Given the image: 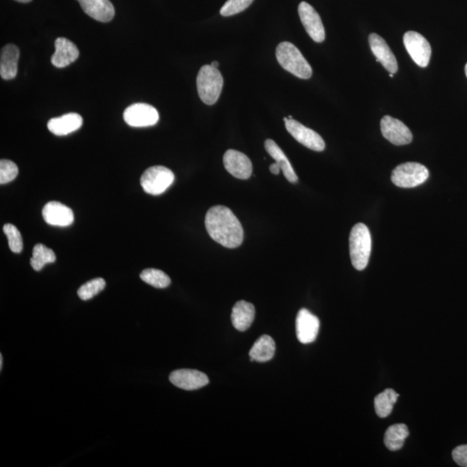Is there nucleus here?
I'll return each instance as SVG.
<instances>
[{"label": "nucleus", "instance_id": "nucleus-37", "mask_svg": "<svg viewBox=\"0 0 467 467\" xmlns=\"http://www.w3.org/2000/svg\"><path fill=\"white\" fill-rule=\"evenodd\" d=\"M465 72H466V77H467V64H466V67H465Z\"/></svg>", "mask_w": 467, "mask_h": 467}, {"label": "nucleus", "instance_id": "nucleus-16", "mask_svg": "<svg viewBox=\"0 0 467 467\" xmlns=\"http://www.w3.org/2000/svg\"><path fill=\"white\" fill-rule=\"evenodd\" d=\"M42 214L45 221L50 225L68 227L74 223L72 210L60 202L52 201L46 203Z\"/></svg>", "mask_w": 467, "mask_h": 467}, {"label": "nucleus", "instance_id": "nucleus-11", "mask_svg": "<svg viewBox=\"0 0 467 467\" xmlns=\"http://www.w3.org/2000/svg\"><path fill=\"white\" fill-rule=\"evenodd\" d=\"M299 15L302 25L313 41L322 43L325 38V31L320 16L314 8L307 2H301Z\"/></svg>", "mask_w": 467, "mask_h": 467}, {"label": "nucleus", "instance_id": "nucleus-27", "mask_svg": "<svg viewBox=\"0 0 467 467\" xmlns=\"http://www.w3.org/2000/svg\"><path fill=\"white\" fill-rule=\"evenodd\" d=\"M140 278L146 283L156 288H166L171 284V278L163 271L155 269H147L140 274Z\"/></svg>", "mask_w": 467, "mask_h": 467}, {"label": "nucleus", "instance_id": "nucleus-15", "mask_svg": "<svg viewBox=\"0 0 467 467\" xmlns=\"http://www.w3.org/2000/svg\"><path fill=\"white\" fill-rule=\"evenodd\" d=\"M368 43L373 55L376 57V62H380L388 72L391 74L398 72V61L386 40L379 35L371 33L368 36Z\"/></svg>", "mask_w": 467, "mask_h": 467}, {"label": "nucleus", "instance_id": "nucleus-4", "mask_svg": "<svg viewBox=\"0 0 467 467\" xmlns=\"http://www.w3.org/2000/svg\"><path fill=\"white\" fill-rule=\"evenodd\" d=\"M223 86L222 74L215 67L203 65L197 77V88L203 103L213 105L221 95Z\"/></svg>", "mask_w": 467, "mask_h": 467}, {"label": "nucleus", "instance_id": "nucleus-6", "mask_svg": "<svg viewBox=\"0 0 467 467\" xmlns=\"http://www.w3.org/2000/svg\"><path fill=\"white\" fill-rule=\"evenodd\" d=\"M174 174L170 169L155 166L145 171L141 176L140 184L147 193L158 196L164 193L174 182Z\"/></svg>", "mask_w": 467, "mask_h": 467}, {"label": "nucleus", "instance_id": "nucleus-24", "mask_svg": "<svg viewBox=\"0 0 467 467\" xmlns=\"http://www.w3.org/2000/svg\"><path fill=\"white\" fill-rule=\"evenodd\" d=\"M409 434V429L405 424H395L387 429L384 435V444L388 450L398 451L403 446Z\"/></svg>", "mask_w": 467, "mask_h": 467}, {"label": "nucleus", "instance_id": "nucleus-8", "mask_svg": "<svg viewBox=\"0 0 467 467\" xmlns=\"http://www.w3.org/2000/svg\"><path fill=\"white\" fill-rule=\"evenodd\" d=\"M125 123L133 128L152 127L158 123L159 112L152 106L147 103H135L125 110L123 113Z\"/></svg>", "mask_w": 467, "mask_h": 467}, {"label": "nucleus", "instance_id": "nucleus-22", "mask_svg": "<svg viewBox=\"0 0 467 467\" xmlns=\"http://www.w3.org/2000/svg\"><path fill=\"white\" fill-rule=\"evenodd\" d=\"M264 146L268 154L272 157L278 166H280L281 170L283 171L286 180L292 184L297 183L299 179H298V176L296 175V171H294L291 163L289 162L288 159L286 158V156L283 151L281 150V147H278L272 140H266Z\"/></svg>", "mask_w": 467, "mask_h": 467}, {"label": "nucleus", "instance_id": "nucleus-38", "mask_svg": "<svg viewBox=\"0 0 467 467\" xmlns=\"http://www.w3.org/2000/svg\"><path fill=\"white\" fill-rule=\"evenodd\" d=\"M390 77H391V78H392V77H394V74H391V73H390Z\"/></svg>", "mask_w": 467, "mask_h": 467}, {"label": "nucleus", "instance_id": "nucleus-30", "mask_svg": "<svg viewBox=\"0 0 467 467\" xmlns=\"http://www.w3.org/2000/svg\"><path fill=\"white\" fill-rule=\"evenodd\" d=\"M254 0H227L220 11L223 17H230L242 13L248 8Z\"/></svg>", "mask_w": 467, "mask_h": 467}, {"label": "nucleus", "instance_id": "nucleus-35", "mask_svg": "<svg viewBox=\"0 0 467 467\" xmlns=\"http://www.w3.org/2000/svg\"><path fill=\"white\" fill-rule=\"evenodd\" d=\"M3 367V356L0 355V370H2Z\"/></svg>", "mask_w": 467, "mask_h": 467}, {"label": "nucleus", "instance_id": "nucleus-26", "mask_svg": "<svg viewBox=\"0 0 467 467\" xmlns=\"http://www.w3.org/2000/svg\"><path fill=\"white\" fill-rule=\"evenodd\" d=\"M55 261H56V254L52 249L47 248L40 243L34 247L30 265L35 271H41L45 265Z\"/></svg>", "mask_w": 467, "mask_h": 467}, {"label": "nucleus", "instance_id": "nucleus-17", "mask_svg": "<svg viewBox=\"0 0 467 467\" xmlns=\"http://www.w3.org/2000/svg\"><path fill=\"white\" fill-rule=\"evenodd\" d=\"M55 49L56 50L52 57V64L59 69L73 64L80 55L77 45L65 38H58L55 41Z\"/></svg>", "mask_w": 467, "mask_h": 467}, {"label": "nucleus", "instance_id": "nucleus-2", "mask_svg": "<svg viewBox=\"0 0 467 467\" xmlns=\"http://www.w3.org/2000/svg\"><path fill=\"white\" fill-rule=\"evenodd\" d=\"M276 58L278 64L293 76L307 80L313 76V69L296 45L282 42L277 46Z\"/></svg>", "mask_w": 467, "mask_h": 467}, {"label": "nucleus", "instance_id": "nucleus-3", "mask_svg": "<svg viewBox=\"0 0 467 467\" xmlns=\"http://www.w3.org/2000/svg\"><path fill=\"white\" fill-rule=\"evenodd\" d=\"M371 235L368 227L358 223L352 227L350 235V256L356 270L366 269L371 253Z\"/></svg>", "mask_w": 467, "mask_h": 467}, {"label": "nucleus", "instance_id": "nucleus-18", "mask_svg": "<svg viewBox=\"0 0 467 467\" xmlns=\"http://www.w3.org/2000/svg\"><path fill=\"white\" fill-rule=\"evenodd\" d=\"M82 10L90 18L101 23L112 21L116 15L115 7L110 0H77Z\"/></svg>", "mask_w": 467, "mask_h": 467}, {"label": "nucleus", "instance_id": "nucleus-33", "mask_svg": "<svg viewBox=\"0 0 467 467\" xmlns=\"http://www.w3.org/2000/svg\"><path fill=\"white\" fill-rule=\"evenodd\" d=\"M269 170L271 171V174L274 175H278V174H280L281 167L280 166H278L277 163H274L271 164V166L269 167Z\"/></svg>", "mask_w": 467, "mask_h": 467}, {"label": "nucleus", "instance_id": "nucleus-28", "mask_svg": "<svg viewBox=\"0 0 467 467\" xmlns=\"http://www.w3.org/2000/svg\"><path fill=\"white\" fill-rule=\"evenodd\" d=\"M106 281L103 278H94L78 289L77 294L82 300H89L97 296L105 288Z\"/></svg>", "mask_w": 467, "mask_h": 467}, {"label": "nucleus", "instance_id": "nucleus-7", "mask_svg": "<svg viewBox=\"0 0 467 467\" xmlns=\"http://www.w3.org/2000/svg\"><path fill=\"white\" fill-rule=\"evenodd\" d=\"M403 43L407 53L416 64L422 68H426L429 64L431 46L422 35L416 31H407L404 34Z\"/></svg>", "mask_w": 467, "mask_h": 467}, {"label": "nucleus", "instance_id": "nucleus-5", "mask_svg": "<svg viewBox=\"0 0 467 467\" xmlns=\"http://www.w3.org/2000/svg\"><path fill=\"white\" fill-rule=\"evenodd\" d=\"M429 171L423 164L415 162L399 164L392 171L391 180L395 186L401 188H414L425 183Z\"/></svg>", "mask_w": 467, "mask_h": 467}, {"label": "nucleus", "instance_id": "nucleus-13", "mask_svg": "<svg viewBox=\"0 0 467 467\" xmlns=\"http://www.w3.org/2000/svg\"><path fill=\"white\" fill-rule=\"evenodd\" d=\"M320 320L308 309L300 310L296 319V334L300 342L304 344L315 341L320 331Z\"/></svg>", "mask_w": 467, "mask_h": 467}, {"label": "nucleus", "instance_id": "nucleus-23", "mask_svg": "<svg viewBox=\"0 0 467 467\" xmlns=\"http://www.w3.org/2000/svg\"><path fill=\"white\" fill-rule=\"evenodd\" d=\"M276 353V343L269 335H263L257 340L249 351L251 361L266 363L272 359Z\"/></svg>", "mask_w": 467, "mask_h": 467}, {"label": "nucleus", "instance_id": "nucleus-29", "mask_svg": "<svg viewBox=\"0 0 467 467\" xmlns=\"http://www.w3.org/2000/svg\"><path fill=\"white\" fill-rule=\"evenodd\" d=\"M3 230L7 237L10 249L15 254L21 253L23 248V238L17 227L7 223L4 225Z\"/></svg>", "mask_w": 467, "mask_h": 467}, {"label": "nucleus", "instance_id": "nucleus-32", "mask_svg": "<svg viewBox=\"0 0 467 467\" xmlns=\"http://www.w3.org/2000/svg\"><path fill=\"white\" fill-rule=\"evenodd\" d=\"M452 455L456 464L462 467H467V445L457 446L454 449Z\"/></svg>", "mask_w": 467, "mask_h": 467}, {"label": "nucleus", "instance_id": "nucleus-9", "mask_svg": "<svg viewBox=\"0 0 467 467\" xmlns=\"http://www.w3.org/2000/svg\"><path fill=\"white\" fill-rule=\"evenodd\" d=\"M286 130L298 142L313 151L322 152L325 150V143L319 133L312 130L296 120L285 121Z\"/></svg>", "mask_w": 467, "mask_h": 467}, {"label": "nucleus", "instance_id": "nucleus-39", "mask_svg": "<svg viewBox=\"0 0 467 467\" xmlns=\"http://www.w3.org/2000/svg\"><path fill=\"white\" fill-rule=\"evenodd\" d=\"M288 119H289V120H292V119H293V117H292L291 116H288Z\"/></svg>", "mask_w": 467, "mask_h": 467}, {"label": "nucleus", "instance_id": "nucleus-19", "mask_svg": "<svg viewBox=\"0 0 467 467\" xmlns=\"http://www.w3.org/2000/svg\"><path fill=\"white\" fill-rule=\"evenodd\" d=\"M82 123L84 120L80 115L70 113L60 117L52 118L47 124V128L55 135L65 136L77 131L81 127Z\"/></svg>", "mask_w": 467, "mask_h": 467}, {"label": "nucleus", "instance_id": "nucleus-1", "mask_svg": "<svg viewBox=\"0 0 467 467\" xmlns=\"http://www.w3.org/2000/svg\"><path fill=\"white\" fill-rule=\"evenodd\" d=\"M205 223L208 234L219 244L227 249H237L242 245L244 231L230 208L223 206L211 207L207 211Z\"/></svg>", "mask_w": 467, "mask_h": 467}, {"label": "nucleus", "instance_id": "nucleus-25", "mask_svg": "<svg viewBox=\"0 0 467 467\" xmlns=\"http://www.w3.org/2000/svg\"><path fill=\"white\" fill-rule=\"evenodd\" d=\"M399 394L393 388L387 390L378 394L375 398V410L380 418H386L391 414L394 405L398 401Z\"/></svg>", "mask_w": 467, "mask_h": 467}, {"label": "nucleus", "instance_id": "nucleus-36", "mask_svg": "<svg viewBox=\"0 0 467 467\" xmlns=\"http://www.w3.org/2000/svg\"><path fill=\"white\" fill-rule=\"evenodd\" d=\"M16 1L21 2V3H29L31 1V0H16Z\"/></svg>", "mask_w": 467, "mask_h": 467}, {"label": "nucleus", "instance_id": "nucleus-12", "mask_svg": "<svg viewBox=\"0 0 467 467\" xmlns=\"http://www.w3.org/2000/svg\"><path fill=\"white\" fill-rule=\"evenodd\" d=\"M223 164L227 171L235 178L246 180L252 175V162L248 156L241 152L233 149L226 151L223 156Z\"/></svg>", "mask_w": 467, "mask_h": 467}, {"label": "nucleus", "instance_id": "nucleus-31", "mask_svg": "<svg viewBox=\"0 0 467 467\" xmlns=\"http://www.w3.org/2000/svg\"><path fill=\"white\" fill-rule=\"evenodd\" d=\"M18 174V168L13 161L1 159L0 161V184H6L13 181Z\"/></svg>", "mask_w": 467, "mask_h": 467}, {"label": "nucleus", "instance_id": "nucleus-21", "mask_svg": "<svg viewBox=\"0 0 467 467\" xmlns=\"http://www.w3.org/2000/svg\"><path fill=\"white\" fill-rule=\"evenodd\" d=\"M256 316L254 305L245 300L237 302L231 313V321L234 327L239 332H245L253 324Z\"/></svg>", "mask_w": 467, "mask_h": 467}, {"label": "nucleus", "instance_id": "nucleus-20", "mask_svg": "<svg viewBox=\"0 0 467 467\" xmlns=\"http://www.w3.org/2000/svg\"><path fill=\"white\" fill-rule=\"evenodd\" d=\"M19 49L13 44L3 47L0 55V76L4 80L14 79L18 74Z\"/></svg>", "mask_w": 467, "mask_h": 467}, {"label": "nucleus", "instance_id": "nucleus-34", "mask_svg": "<svg viewBox=\"0 0 467 467\" xmlns=\"http://www.w3.org/2000/svg\"><path fill=\"white\" fill-rule=\"evenodd\" d=\"M210 65H211V66H213V67H215V68H217V69H218V66H219V62H217V61H214V62H211V64H210Z\"/></svg>", "mask_w": 467, "mask_h": 467}, {"label": "nucleus", "instance_id": "nucleus-14", "mask_svg": "<svg viewBox=\"0 0 467 467\" xmlns=\"http://www.w3.org/2000/svg\"><path fill=\"white\" fill-rule=\"evenodd\" d=\"M171 383L184 390H196L208 386L210 380L205 373L196 370H178L171 372Z\"/></svg>", "mask_w": 467, "mask_h": 467}, {"label": "nucleus", "instance_id": "nucleus-10", "mask_svg": "<svg viewBox=\"0 0 467 467\" xmlns=\"http://www.w3.org/2000/svg\"><path fill=\"white\" fill-rule=\"evenodd\" d=\"M381 132L384 138L395 146L411 143L413 135L405 124L391 116H384L381 120Z\"/></svg>", "mask_w": 467, "mask_h": 467}]
</instances>
